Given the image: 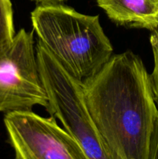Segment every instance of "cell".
<instances>
[{
  "instance_id": "cell-7",
  "label": "cell",
  "mask_w": 158,
  "mask_h": 159,
  "mask_svg": "<svg viewBox=\"0 0 158 159\" xmlns=\"http://www.w3.org/2000/svg\"><path fill=\"white\" fill-rule=\"evenodd\" d=\"M150 43L153 56V69L150 75V81L153 98L158 108V29L151 31Z\"/></svg>"
},
{
  "instance_id": "cell-8",
  "label": "cell",
  "mask_w": 158,
  "mask_h": 159,
  "mask_svg": "<svg viewBox=\"0 0 158 159\" xmlns=\"http://www.w3.org/2000/svg\"><path fill=\"white\" fill-rule=\"evenodd\" d=\"M147 159H158V113L155 119L150 136Z\"/></svg>"
},
{
  "instance_id": "cell-1",
  "label": "cell",
  "mask_w": 158,
  "mask_h": 159,
  "mask_svg": "<svg viewBox=\"0 0 158 159\" xmlns=\"http://www.w3.org/2000/svg\"><path fill=\"white\" fill-rule=\"evenodd\" d=\"M82 86L91 119L112 153L119 159H147L158 108L140 57L130 51L112 55Z\"/></svg>"
},
{
  "instance_id": "cell-6",
  "label": "cell",
  "mask_w": 158,
  "mask_h": 159,
  "mask_svg": "<svg viewBox=\"0 0 158 159\" xmlns=\"http://www.w3.org/2000/svg\"><path fill=\"white\" fill-rule=\"evenodd\" d=\"M15 36L11 0H0V44L9 43Z\"/></svg>"
},
{
  "instance_id": "cell-2",
  "label": "cell",
  "mask_w": 158,
  "mask_h": 159,
  "mask_svg": "<svg viewBox=\"0 0 158 159\" xmlns=\"http://www.w3.org/2000/svg\"><path fill=\"white\" fill-rule=\"evenodd\" d=\"M31 22L39 41L78 80L95 75L112 56L99 16L60 3H42L31 12Z\"/></svg>"
},
{
  "instance_id": "cell-4",
  "label": "cell",
  "mask_w": 158,
  "mask_h": 159,
  "mask_svg": "<svg viewBox=\"0 0 158 159\" xmlns=\"http://www.w3.org/2000/svg\"><path fill=\"white\" fill-rule=\"evenodd\" d=\"M4 124L15 159H88L54 116L43 117L32 110L10 112Z\"/></svg>"
},
{
  "instance_id": "cell-5",
  "label": "cell",
  "mask_w": 158,
  "mask_h": 159,
  "mask_svg": "<svg viewBox=\"0 0 158 159\" xmlns=\"http://www.w3.org/2000/svg\"><path fill=\"white\" fill-rule=\"evenodd\" d=\"M107 16L119 26L158 29V0H95Z\"/></svg>"
},
{
  "instance_id": "cell-3",
  "label": "cell",
  "mask_w": 158,
  "mask_h": 159,
  "mask_svg": "<svg viewBox=\"0 0 158 159\" xmlns=\"http://www.w3.org/2000/svg\"><path fill=\"white\" fill-rule=\"evenodd\" d=\"M33 32L21 29L12 41L0 44V113L47 108Z\"/></svg>"
},
{
  "instance_id": "cell-9",
  "label": "cell",
  "mask_w": 158,
  "mask_h": 159,
  "mask_svg": "<svg viewBox=\"0 0 158 159\" xmlns=\"http://www.w3.org/2000/svg\"><path fill=\"white\" fill-rule=\"evenodd\" d=\"M33 1L40 2L43 3H58L64 1V0H33Z\"/></svg>"
}]
</instances>
